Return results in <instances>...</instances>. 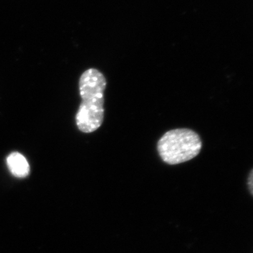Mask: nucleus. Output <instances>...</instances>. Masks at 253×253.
Instances as JSON below:
<instances>
[{
    "label": "nucleus",
    "mask_w": 253,
    "mask_h": 253,
    "mask_svg": "<svg viewBox=\"0 0 253 253\" xmlns=\"http://www.w3.org/2000/svg\"><path fill=\"white\" fill-rule=\"evenodd\" d=\"M106 84L103 73L95 68L86 70L80 78L82 101L76 121L78 128L82 132H94L104 122V95Z\"/></svg>",
    "instance_id": "1"
},
{
    "label": "nucleus",
    "mask_w": 253,
    "mask_h": 253,
    "mask_svg": "<svg viewBox=\"0 0 253 253\" xmlns=\"http://www.w3.org/2000/svg\"><path fill=\"white\" fill-rule=\"evenodd\" d=\"M202 141L196 131L176 129L167 131L158 141L157 149L165 163L177 165L194 159L201 152Z\"/></svg>",
    "instance_id": "2"
},
{
    "label": "nucleus",
    "mask_w": 253,
    "mask_h": 253,
    "mask_svg": "<svg viewBox=\"0 0 253 253\" xmlns=\"http://www.w3.org/2000/svg\"><path fill=\"white\" fill-rule=\"evenodd\" d=\"M10 172L17 178H26L30 174V165L26 158L18 152H13L6 158Z\"/></svg>",
    "instance_id": "3"
},
{
    "label": "nucleus",
    "mask_w": 253,
    "mask_h": 253,
    "mask_svg": "<svg viewBox=\"0 0 253 253\" xmlns=\"http://www.w3.org/2000/svg\"><path fill=\"white\" fill-rule=\"evenodd\" d=\"M253 170L251 171V173H250V175L249 176V178H248V185H249V188L250 190V193H251V194H253Z\"/></svg>",
    "instance_id": "4"
}]
</instances>
